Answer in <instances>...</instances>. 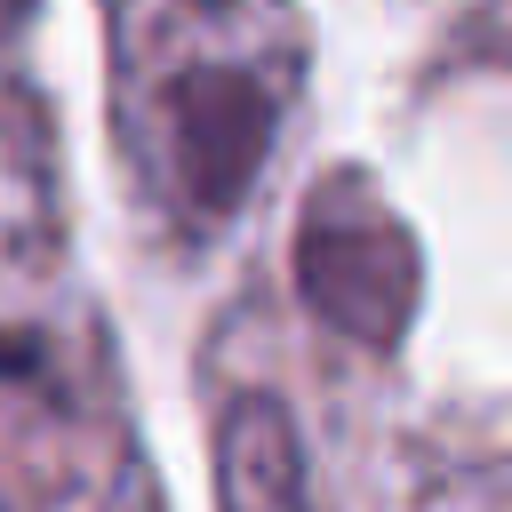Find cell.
Wrapping results in <instances>:
<instances>
[{
    "mask_svg": "<svg viewBox=\"0 0 512 512\" xmlns=\"http://www.w3.org/2000/svg\"><path fill=\"white\" fill-rule=\"evenodd\" d=\"M216 472H224V512H312L296 432L272 400H232L216 432Z\"/></svg>",
    "mask_w": 512,
    "mask_h": 512,
    "instance_id": "277c9868",
    "label": "cell"
},
{
    "mask_svg": "<svg viewBox=\"0 0 512 512\" xmlns=\"http://www.w3.org/2000/svg\"><path fill=\"white\" fill-rule=\"evenodd\" d=\"M56 248V160L24 88L0 80V288L32 280Z\"/></svg>",
    "mask_w": 512,
    "mask_h": 512,
    "instance_id": "3957f363",
    "label": "cell"
},
{
    "mask_svg": "<svg viewBox=\"0 0 512 512\" xmlns=\"http://www.w3.org/2000/svg\"><path fill=\"white\" fill-rule=\"evenodd\" d=\"M104 56L120 176L176 240H216L296 120V0H104Z\"/></svg>",
    "mask_w": 512,
    "mask_h": 512,
    "instance_id": "6da1fadb",
    "label": "cell"
},
{
    "mask_svg": "<svg viewBox=\"0 0 512 512\" xmlns=\"http://www.w3.org/2000/svg\"><path fill=\"white\" fill-rule=\"evenodd\" d=\"M384 240H392V216L336 224V216H320V208H312V232H304V280H312V296H320V304H336V288H344V280H360V288H352V304H344V320H352V328H368V336H384V328H392V320H384V288H376V256H384Z\"/></svg>",
    "mask_w": 512,
    "mask_h": 512,
    "instance_id": "5b68a950",
    "label": "cell"
},
{
    "mask_svg": "<svg viewBox=\"0 0 512 512\" xmlns=\"http://www.w3.org/2000/svg\"><path fill=\"white\" fill-rule=\"evenodd\" d=\"M0 512H160L112 360L72 320L0 328Z\"/></svg>",
    "mask_w": 512,
    "mask_h": 512,
    "instance_id": "7a4b0ae2",
    "label": "cell"
}]
</instances>
